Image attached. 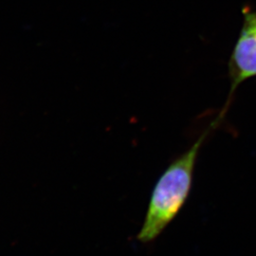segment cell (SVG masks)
<instances>
[{
	"mask_svg": "<svg viewBox=\"0 0 256 256\" xmlns=\"http://www.w3.org/2000/svg\"><path fill=\"white\" fill-rule=\"evenodd\" d=\"M221 122L218 116L192 146L176 158L160 176L151 194L142 229L138 234V242H153L180 214L192 189L194 172L202 146L210 131L218 128Z\"/></svg>",
	"mask_w": 256,
	"mask_h": 256,
	"instance_id": "1",
	"label": "cell"
},
{
	"mask_svg": "<svg viewBox=\"0 0 256 256\" xmlns=\"http://www.w3.org/2000/svg\"><path fill=\"white\" fill-rule=\"evenodd\" d=\"M242 14L243 25L228 63L230 88L227 102L218 115L222 119L229 110L238 88L256 77V10L246 5L242 9Z\"/></svg>",
	"mask_w": 256,
	"mask_h": 256,
	"instance_id": "2",
	"label": "cell"
}]
</instances>
